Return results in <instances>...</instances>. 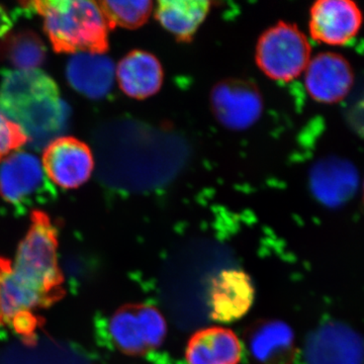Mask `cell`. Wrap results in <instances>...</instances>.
<instances>
[{"instance_id": "cell-1", "label": "cell", "mask_w": 364, "mask_h": 364, "mask_svg": "<svg viewBox=\"0 0 364 364\" xmlns=\"http://www.w3.org/2000/svg\"><path fill=\"white\" fill-rule=\"evenodd\" d=\"M0 112L28 140L45 144L65 126V105L58 86L39 68L9 72L0 83Z\"/></svg>"}, {"instance_id": "cell-2", "label": "cell", "mask_w": 364, "mask_h": 364, "mask_svg": "<svg viewBox=\"0 0 364 364\" xmlns=\"http://www.w3.org/2000/svg\"><path fill=\"white\" fill-rule=\"evenodd\" d=\"M33 4L57 51L104 54L107 50L109 23L97 2L46 0Z\"/></svg>"}, {"instance_id": "cell-3", "label": "cell", "mask_w": 364, "mask_h": 364, "mask_svg": "<svg viewBox=\"0 0 364 364\" xmlns=\"http://www.w3.org/2000/svg\"><path fill=\"white\" fill-rule=\"evenodd\" d=\"M21 282L39 294L46 308L64 296V277L59 267L58 235L47 214L35 210L31 226L11 260Z\"/></svg>"}, {"instance_id": "cell-4", "label": "cell", "mask_w": 364, "mask_h": 364, "mask_svg": "<svg viewBox=\"0 0 364 364\" xmlns=\"http://www.w3.org/2000/svg\"><path fill=\"white\" fill-rule=\"evenodd\" d=\"M311 47L296 26L282 23L261 36L256 48V61L261 71L277 81H291L305 71Z\"/></svg>"}, {"instance_id": "cell-5", "label": "cell", "mask_w": 364, "mask_h": 364, "mask_svg": "<svg viewBox=\"0 0 364 364\" xmlns=\"http://www.w3.org/2000/svg\"><path fill=\"white\" fill-rule=\"evenodd\" d=\"M109 336L126 355L142 356L159 348L167 334L164 316L147 304H127L112 314Z\"/></svg>"}, {"instance_id": "cell-6", "label": "cell", "mask_w": 364, "mask_h": 364, "mask_svg": "<svg viewBox=\"0 0 364 364\" xmlns=\"http://www.w3.org/2000/svg\"><path fill=\"white\" fill-rule=\"evenodd\" d=\"M53 186L42 160L33 153L18 150L0 161V196L11 205H30L51 195Z\"/></svg>"}, {"instance_id": "cell-7", "label": "cell", "mask_w": 364, "mask_h": 364, "mask_svg": "<svg viewBox=\"0 0 364 364\" xmlns=\"http://www.w3.org/2000/svg\"><path fill=\"white\" fill-rule=\"evenodd\" d=\"M210 107L215 119L225 128L245 131L259 121L263 112L262 95L250 81L228 79L213 88Z\"/></svg>"}, {"instance_id": "cell-8", "label": "cell", "mask_w": 364, "mask_h": 364, "mask_svg": "<svg viewBox=\"0 0 364 364\" xmlns=\"http://www.w3.org/2000/svg\"><path fill=\"white\" fill-rule=\"evenodd\" d=\"M46 174L54 186L79 188L92 173V153L86 144L71 136L54 139L48 144L42 159Z\"/></svg>"}, {"instance_id": "cell-9", "label": "cell", "mask_w": 364, "mask_h": 364, "mask_svg": "<svg viewBox=\"0 0 364 364\" xmlns=\"http://www.w3.org/2000/svg\"><path fill=\"white\" fill-rule=\"evenodd\" d=\"M359 182L355 165L338 156L318 160L309 173L313 196L328 208H339L348 203L358 193Z\"/></svg>"}, {"instance_id": "cell-10", "label": "cell", "mask_w": 364, "mask_h": 364, "mask_svg": "<svg viewBox=\"0 0 364 364\" xmlns=\"http://www.w3.org/2000/svg\"><path fill=\"white\" fill-rule=\"evenodd\" d=\"M304 73L309 95L322 104H335L343 100L354 82L350 64L335 53H322L313 57Z\"/></svg>"}, {"instance_id": "cell-11", "label": "cell", "mask_w": 364, "mask_h": 364, "mask_svg": "<svg viewBox=\"0 0 364 364\" xmlns=\"http://www.w3.org/2000/svg\"><path fill=\"white\" fill-rule=\"evenodd\" d=\"M363 340L348 326L329 323L318 328L306 345L308 364H363Z\"/></svg>"}, {"instance_id": "cell-12", "label": "cell", "mask_w": 364, "mask_h": 364, "mask_svg": "<svg viewBox=\"0 0 364 364\" xmlns=\"http://www.w3.org/2000/svg\"><path fill=\"white\" fill-rule=\"evenodd\" d=\"M361 21L360 11L350 0H320L311 9V33L327 45L347 44L358 35Z\"/></svg>"}, {"instance_id": "cell-13", "label": "cell", "mask_w": 364, "mask_h": 364, "mask_svg": "<svg viewBox=\"0 0 364 364\" xmlns=\"http://www.w3.org/2000/svg\"><path fill=\"white\" fill-rule=\"evenodd\" d=\"M255 289L243 270H222L212 280L210 316L217 322L231 323L245 316L254 301Z\"/></svg>"}, {"instance_id": "cell-14", "label": "cell", "mask_w": 364, "mask_h": 364, "mask_svg": "<svg viewBox=\"0 0 364 364\" xmlns=\"http://www.w3.org/2000/svg\"><path fill=\"white\" fill-rule=\"evenodd\" d=\"M245 342L252 364H291L296 355L293 330L282 321L255 323L246 333Z\"/></svg>"}, {"instance_id": "cell-15", "label": "cell", "mask_w": 364, "mask_h": 364, "mask_svg": "<svg viewBox=\"0 0 364 364\" xmlns=\"http://www.w3.org/2000/svg\"><path fill=\"white\" fill-rule=\"evenodd\" d=\"M66 76L74 90L86 97L98 100L111 92L116 67L104 54L76 53L67 63Z\"/></svg>"}, {"instance_id": "cell-16", "label": "cell", "mask_w": 364, "mask_h": 364, "mask_svg": "<svg viewBox=\"0 0 364 364\" xmlns=\"http://www.w3.org/2000/svg\"><path fill=\"white\" fill-rule=\"evenodd\" d=\"M241 358L240 340L231 329L220 326L196 332L186 346L188 364H239Z\"/></svg>"}, {"instance_id": "cell-17", "label": "cell", "mask_w": 364, "mask_h": 364, "mask_svg": "<svg viewBox=\"0 0 364 364\" xmlns=\"http://www.w3.org/2000/svg\"><path fill=\"white\" fill-rule=\"evenodd\" d=\"M119 87L128 97L144 100L161 88L163 69L159 60L148 52L133 51L116 68Z\"/></svg>"}, {"instance_id": "cell-18", "label": "cell", "mask_w": 364, "mask_h": 364, "mask_svg": "<svg viewBox=\"0 0 364 364\" xmlns=\"http://www.w3.org/2000/svg\"><path fill=\"white\" fill-rule=\"evenodd\" d=\"M46 308L39 294L21 282L11 259L0 257V325L11 326L16 318Z\"/></svg>"}, {"instance_id": "cell-19", "label": "cell", "mask_w": 364, "mask_h": 364, "mask_svg": "<svg viewBox=\"0 0 364 364\" xmlns=\"http://www.w3.org/2000/svg\"><path fill=\"white\" fill-rule=\"evenodd\" d=\"M210 6L205 0H162L158 2L157 20L178 39H191L207 18Z\"/></svg>"}, {"instance_id": "cell-20", "label": "cell", "mask_w": 364, "mask_h": 364, "mask_svg": "<svg viewBox=\"0 0 364 364\" xmlns=\"http://www.w3.org/2000/svg\"><path fill=\"white\" fill-rule=\"evenodd\" d=\"M98 4L109 25L129 28L143 25L153 11V2L149 0H107Z\"/></svg>"}, {"instance_id": "cell-21", "label": "cell", "mask_w": 364, "mask_h": 364, "mask_svg": "<svg viewBox=\"0 0 364 364\" xmlns=\"http://www.w3.org/2000/svg\"><path fill=\"white\" fill-rule=\"evenodd\" d=\"M9 56L16 70L38 69L45 58V47L33 33H21L9 43Z\"/></svg>"}, {"instance_id": "cell-22", "label": "cell", "mask_w": 364, "mask_h": 364, "mask_svg": "<svg viewBox=\"0 0 364 364\" xmlns=\"http://www.w3.org/2000/svg\"><path fill=\"white\" fill-rule=\"evenodd\" d=\"M26 142L28 138L20 127L0 112V161L11 153L20 150Z\"/></svg>"}, {"instance_id": "cell-23", "label": "cell", "mask_w": 364, "mask_h": 364, "mask_svg": "<svg viewBox=\"0 0 364 364\" xmlns=\"http://www.w3.org/2000/svg\"><path fill=\"white\" fill-rule=\"evenodd\" d=\"M11 26H13V23H11L9 14L6 13L4 7L0 6V47L6 40L7 35L11 32Z\"/></svg>"}]
</instances>
